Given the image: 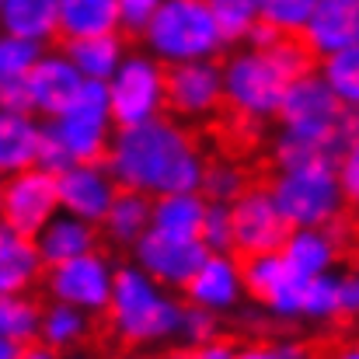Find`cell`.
<instances>
[{"instance_id":"3957f363","label":"cell","mask_w":359,"mask_h":359,"mask_svg":"<svg viewBox=\"0 0 359 359\" xmlns=\"http://www.w3.org/2000/svg\"><path fill=\"white\" fill-rule=\"evenodd\" d=\"M42 157L39 168L60 175L70 164H91L105 161L116 140V119H112V98L105 81H84L77 98L56 116L42 122Z\"/></svg>"},{"instance_id":"7402d4cb","label":"cell","mask_w":359,"mask_h":359,"mask_svg":"<svg viewBox=\"0 0 359 359\" xmlns=\"http://www.w3.org/2000/svg\"><path fill=\"white\" fill-rule=\"evenodd\" d=\"M150 227H154V196L119 189L109 217L102 220V238L119 251H133Z\"/></svg>"},{"instance_id":"7a4b0ae2","label":"cell","mask_w":359,"mask_h":359,"mask_svg":"<svg viewBox=\"0 0 359 359\" xmlns=\"http://www.w3.org/2000/svg\"><path fill=\"white\" fill-rule=\"evenodd\" d=\"M182 314L185 304L175 297V290L161 286L136 262H129L116 269V290L102 325L119 349H150L178 342Z\"/></svg>"},{"instance_id":"30bf717a","label":"cell","mask_w":359,"mask_h":359,"mask_svg":"<svg viewBox=\"0 0 359 359\" xmlns=\"http://www.w3.org/2000/svg\"><path fill=\"white\" fill-rule=\"evenodd\" d=\"M60 213H63V203H60V182L53 171L28 168L18 175H4V189H0L4 227L25 238H39L42 227Z\"/></svg>"},{"instance_id":"8992f818","label":"cell","mask_w":359,"mask_h":359,"mask_svg":"<svg viewBox=\"0 0 359 359\" xmlns=\"http://www.w3.org/2000/svg\"><path fill=\"white\" fill-rule=\"evenodd\" d=\"M269 189L293 231L311 227H332L342 220L353 206L346 199L339 164H318V168H297V171H272Z\"/></svg>"},{"instance_id":"7c38bea8","label":"cell","mask_w":359,"mask_h":359,"mask_svg":"<svg viewBox=\"0 0 359 359\" xmlns=\"http://www.w3.org/2000/svg\"><path fill=\"white\" fill-rule=\"evenodd\" d=\"M231 213H234V255L238 258L283 251V244L293 234L269 182H255L231 206Z\"/></svg>"},{"instance_id":"603a6c76","label":"cell","mask_w":359,"mask_h":359,"mask_svg":"<svg viewBox=\"0 0 359 359\" xmlns=\"http://www.w3.org/2000/svg\"><path fill=\"white\" fill-rule=\"evenodd\" d=\"M119 0H60V42L91 39V35H119Z\"/></svg>"},{"instance_id":"4dcf8cb0","label":"cell","mask_w":359,"mask_h":359,"mask_svg":"<svg viewBox=\"0 0 359 359\" xmlns=\"http://www.w3.org/2000/svg\"><path fill=\"white\" fill-rule=\"evenodd\" d=\"M241 269H244V290H248V300H255L258 307L272 297V290L290 276V265L283 258V251H269V255H251V258H241Z\"/></svg>"},{"instance_id":"ac0fdd59","label":"cell","mask_w":359,"mask_h":359,"mask_svg":"<svg viewBox=\"0 0 359 359\" xmlns=\"http://www.w3.org/2000/svg\"><path fill=\"white\" fill-rule=\"evenodd\" d=\"M46 272H49V265H46L35 238H25L11 227L0 231V293L4 297L39 290L46 283Z\"/></svg>"},{"instance_id":"f35d334b","label":"cell","mask_w":359,"mask_h":359,"mask_svg":"<svg viewBox=\"0 0 359 359\" xmlns=\"http://www.w3.org/2000/svg\"><path fill=\"white\" fill-rule=\"evenodd\" d=\"M314 346H304V342H293V339H279V342H248L241 346L234 359H307Z\"/></svg>"},{"instance_id":"cb8c5ba5","label":"cell","mask_w":359,"mask_h":359,"mask_svg":"<svg viewBox=\"0 0 359 359\" xmlns=\"http://www.w3.org/2000/svg\"><path fill=\"white\" fill-rule=\"evenodd\" d=\"M0 28L49 46L60 39V0H0Z\"/></svg>"},{"instance_id":"484cf974","label":"cell","mask_w":359,"mask_h":359,"mask_svg":"<svg viewBox=\"0 0 359 359\" xmlns=\"http://www.w3.org/2000/svg\"><path fill=\"white\" fill-rule=\"evenodd\" d=\"M95 321L88 311L81 307H70V304H60V300H49L46 307V318H42V346L53 349V353H77L81 346H88V339L95 335Z\"/></svg>"},{"instance_id":"e575fe53","label":"cell","mask_w":359,"mask_h":359,"mask_svg":"<svg viewBox=\"0 0 359 359\" xmlns=\"http://www.w3.org/2000/svg\"><path fill=\"white\" fill-rule=\"evenodd\" d=\"M339 297H342V272H325L307 283L304 290V318L307 321H339Z\"/></svg>"},{"instance_id":"60d3db41","label":"cell","mask_w":359,"mask_h":359,"mask_svg":"<svg viewBox=\"0 0 359 359\" xmlns=\"http://www.w3.org/2000/svg\"><path fill=\"white\" fill-rule=\"evenodd\" d=\"M339 178H342V189H346L349 206L359 210V140L339 157Z\"/></svg>"},{"instance_id":"277c9868","label":"cell","mask_w":359,"mask_h":359,"mask_svg":"<svg viewBox=\"0 0 359 359\" xmlns=\"http://www.w3.org/2000/svg\"><path fill=\"white\" fill-rule=\"evenodd\" d=\"M297 77L283 67V60L272 49H251L241 46L238 53H231L224 60V95H227V109L224 119L234 126V133H251L258 136L265 129V122L279 116V105L286 98V88Z\"/></svg>"},{"instance_id":"836d02e7","label":"cell","mask_w":359,"mask_h":359,"mask_svg":"<svg viewBox=\"0 0 359 359\" xmlns=\"http://www.w3.org/2000/svg\"><path fill=\"white\" fill-rule=\"evenodd\" d=\"M49 49L42 42H35V39L4 35L0 39V81H21V77H28Z\"/></svg>"},{"instance_id":"ab89813d","label":"cell","mask_w":359,"mask_h":359,"mask_svg":"<svg viewBox=\"0 0 359 359\" xmlns=\"http://www.w3.org/2000/svg\"><path fill=\"white\" fill-rule=\"evenodd\" d=\"M241 349V342L234 335H220L206 346H178L171 359H234Z\"/></svg>"},{"instance_id":"f907efd6","label":"cell","mask_w":359,"mask_h":359,"mask_svg":"<svg viewBox=\"0 0 359 359\" xmlns=\"http://www.w3.org/2000/svg\"><path fill=\"white\" fill-rule=\"evenodd\" d=\"M349 265H353V269H356V272H359V248H356V251H353V255H349Z\"/></svg>"},{"instance_id":"6da1fadb","label":"cell","mask_w":359,"mask_h":359,"mask_svg":"<svg viewBox=\"0 0 359 359\" xmlns=\"http://www.w3.org/2000/svg\"><path fill=\"white\" fill-rule=\"evenodd\" d=\"M119 189L168 196V192H199L210 157L203 154L199 136L189 122L175 116L116 129L112 150L105 157Z\"/></svg>"},{"instance_id":"f5cc1de1","label":"cell","mask_w":359,"mask_h":359,"mask_svg":"<svg viewBox=\"0 0 359 359\" xmlns=\"http://www.w3.org/2000/svg\"><path fill=\"white\" fill-rule=\"evenodd\" d=\"M356 213H359V210H356Z\"/></svg>"},{"instance_id":"681fc988","label":"cell","mask_w":359,"mask_h":359,"mask_svg":"<svg viewBox=\"0 0 359 359\" xmlns=\"http://www.w3.org/2000/svg\"><path fill=\"white\" fill-rule=\"evenodd\" d=\"M307 359H332V353H328V349H311Z\"/></svg>"},{"instance_id":"9a60e30c","label":"cell","mask_w":359,"mask_h":359,"mask_svg":"<svg viewBox=\"0 0 359 359\" xmlns=\"http://www.w3.org/2000/svg\"><path fill=\"white\" fill-rule=\"evenodd\" d=\"M84 88V74L74 67V60L63 49H49L35 70L25 77V98L28 112L39 119H56Z\"/></svg>"},{"instance_id":"d6986e66","label":"cell","mask_w":359,"mask_h":359,"mask_svg":"<svg viewBox=\"0 0 359 359\" xmlns=\"http://www.w3.org/2000/svg\"><path fill=\"white\" fill-rule=\"evenodd\" d=\"M102 241L105 238H102V227H98V224L81 220V217H74V213H60V217H53V220L42 227V234L35 238V244H39L46 265L53 269V265H63V262H70V258H81V255L98 251Z\"/></svg>"},{"instance_id":"bcb514c9","label":"cell","mask_w":359,"mask_h":359,"mask_svg":"<svg viewBox=\"0 0 359 359\" xmlns=\"http://www.w3.org/2000/svg\"><path fill=\"white\" fill-rule=\"evenodd\" d=\"M332 359H359V339L353 342H342V346H335V349H328Z\"/></svg>"},{"instance_id":"ffe728a7","label":"cell","mask_w":359,"mask_h":359,"mask_svg":"<svg viewBox=\"0 0 359 359\" xmlns=\"http://www.w3.org/2000/svg\"><path fill=\"white\" fill-rule=\"evenodd\" d=\"M283 258L293 276L300 279H318L325 272H335V262L346 258V248L332 234V227H311V231H293L283 244Z\"/></svg>"},{"instance_id":"d590c367","label":"cell","mask_w":359,"mask_h":359,"mask_svg":"<svg viewBox=\"0 0 359 359\" xmlns=\"http://www.w3.org/2000/svg\"><path fill=\"white\" fill-rule=\"evenodd\" d=\"M206 4L213 7V14H217V21H220L227 42H231V46L241 42V46H244L248 32H251L255 21H258V0H206Z\"/></svg>"},{"instance_id":"f546056e","label":"cell","mask_w":359,"mask_h":359,"mask_svg":"<svg viewBox=\"0 0 359 359\" xmlns=\"http://www.w3.org/2000/svg\"><path fill=\"white\" fill-rule=\"evenodd\" d=\"M339 157L342 154H335L332 147H321V143H311V140H300V136H290V133H276L269 164H272V171H297V168L339 164Z\"/></svg>"},{"instance_id":"e0dca14e","label":"cell","mask_w":359,"mask_h":359,"mask_svg":"<svg viewBox=\"0 0 359 359\" xmlns=\"http://www.w3.org/2000/svg\"><path fill=\"white\" fill-rule=\"evenodd\" d=\"M304 42L318 60L359 46V0H321L304 28Z\"/></svg>"},{"instance_id":"ee69618b","label":"cell","mask_w":359,"mask_h":359,"mask_svg":"<svg viewBox=\"0 0 359 359\" xmlns=\"http://www.w3.org/2000/svg\"><path fill=\"white\" fill-rule=\"evenodd\" d=\"M279 39H283V32H279V28H272L269 21H262V18H258V21H255V28L248 32L244 46H251V49H272Z\"/></svg>"},{"instance_id":"b9f144b4","label":"cell","mask_w":359,"mask_h":359,"mask_svg":"<svg viewBox=\"0 0 359 359\" xmlns=\"http://www.w3.org/2000/svg\"><path fill=\"white\" fill-rule=\"evenodd\" d=\"M339 321H359V272L349 265L342 272V297H339Z\"/></svg>"},{"instance_id":"d6a6232c","label":"cell","mask_w":359,"mask_h":359,"mask_svg":"<svg viewBox=\"0 0 359 359\" xmlns=\"http://www.w3.org/2000/svg\"><path fill=\"white\" fill-rule=\"evenodd\" d=\"M321 0H258V18L283 35H304Z\"/></svg>"},{"instance_id":"d4e9b609","label":"cell","mask_w":359,"mask_h":359,"mask_svg":"<svg viewBox=\"0 0 359 359\" xmlns=\"http://www.w3.org/2000/svg\"><path fill=\"white\" fill-rule=\"evenodd\" d=\"M206 213H210V199L203 192H168V196L154 199V227L150 231L203 241Z\"/></svg>"},{"instance_id":"8fae6325","label":"cell","mask_w":359,"mask_h":359,"mask_svg":"<svg viewBox=\"0 0 359 359\" xmlns=\"http://www.w3.org/2000/svg\"><path fill=\"white\" fill-rule=\"evenodd\" d=\"M224 63L199 60L168 67V116L182 122H210L213 116H224Z\"/></svg>"},{"instance_id":"5bb4252c","label":"cell","mask_w":359,"mask_h":359,"mask_svg":"<svg viewBox=\"0 0 359 359\" xmlns=\"http://www.w3.org/2000/svg\"><path fill=\"white\" fill-rule=\"evenodd\" d=\"M60 182V203L63 213H74L81 220H91L102 227V220L109 217L116 196H119V182L109 171L105 161H91V164H70L67 171L56 175Z\"/></svg>"},{"instance_id":"1f68e13d","label":"cell","mask_w":359,"mask_h":359,"mask_svg":"<svg viewBox=\"0 0 359 359\" xmlns=\"http://www.w3.org/2000/svg\"><path fill=\"white\" fill-rule=\"evenodd\" d=\"M318 74L328 81V88L339 95L346 109H359V46L325 56L318 63Z\"/></svg>"},{"instance_id":"4316f807","label":"cell","mask_w":359,"mask_h":359,"mask_svg":"<svg viewBox=\"0 0 359 359\" xmlns=\"http://www.w3.org/2000/svg\"><path fill=\"white\" fill-rule=\"evenodd\" d=\"M63 53L74 60V67L84 74V81L109 84L126 60V42H122V32L119 35H91V39L63 42Z\"/></svg>"},{"instance_id":"74e56055","label":"cell","mask_w":359,"mask_h":359,"mask_svg":"<svg viewBox=\"0 0 359 359\" xmlns=\"http://www.w3.org/2000/svg\"><path fill=\"white\" fill-rule=\"evenodd\" d=\"M203 244L217 255H234V213L224 203H210L206 227H203Z\"/></svg>"},{"instance_id":"9c48e42d","label":"cell","mask_w":359,"mask_h":359,"mask_svg":"<svg viewBox=\"0 0 359 359\" xmlns=\"http://www.w3.org/2000/svg\"><path fill=\"white\" fill-rule=\"evenodd\" d=\"M116 269L109 262L105 251H91V255H81V258H70L63 265H53L46 272V297L49 300H60V304H70V307H81L88 311L91 318H105L109 304H112V290H116Z\"/></svg>"},{"instance_id":"44dd1931","label":"cell","mask_w":359,"mask_h":359,"mask_svg":"<svg viewBox=\"0 0 359 359\" xmlns=\"http://www.w3.org/2000/svg\"><path fill=\"white\" fill-rule=\"evenodd\" d=\"M42 122L32 112H0V171L18 175L39 168L42 157Z\"/></svg>"},{"instance_id":"52a82bcc","label":"cell","mask_w":359,"mask_h":359,"mask_svg":"<svg viewBox=\"0 0 359 359\" xmlns=\"http://www.w3.org/2000/svg\"><path fill=\"white\" fill-rule=\"evenodd\" d=\"M276 126H279V133L332 147L335 154H346V147H349V133H346L349 129V109L339 102V95L328 88V81L318 70L297 77L286 88Z\"/></svg>"},{"instance_id":"5b68a950","label":"cell","mask_w":359,"mask_h":359,"mask_svg":"<svg viewBox=\"0 0 359 359\" xmlns=\"http://www.w3.org/2000/svg\"><path fill=\"white\" fill-rule=\"evenodd\" d=\"M143 46L161 63H199L224 53L227 35L206 0H161L143 28Z\"/></svg>"},{"instance_id":"816d5d0a","label":"cell","mask_w":359,"mask_h":359,"mask_svg":"<svg viewBox=\"0 0 359 359\" xmlns=\"http://www.w3.org/2000/svg\"><path fill=\"white\" fill-rule=\"evenodd\" d=\"M70 359H88V356H70Z\"/></svg>"},{"instance_id":"c3c4849f","label":"cell","mask_w":359,"mask_h":359,"mask_svg":"<svg viewBox=\"0 0 359 359\" xmlns=\"http://www.w3.org/2000/svg\"><path fill=\"white\" fill-rule=\"evenodd\" d=\"M109 359H150V356H143L140 349H122V353H116V356H109Z\"/></svg>"},{"instance_id":"f1b7e54d","label":"cell","mask_w":359,"mask_h":359,"mask_svg":"<svg viewBox=\"0 0 359 359\" xmlns=\"http://www.w3.org/2000/svg\"><path fill=\"white\" fill-rule=\"evenodd\" d=\"M251 185H255V182H251L248 168L241 164L238 157H210L199 192H203L210 203L234 206V203H238V199L248 192V189H251Z\"/></svg>"},{"instance_id":"8d00e7d4","label":"cell","mask_w":359,"mask_h":359,"mask_svg":"<svg viewBox=\"0 0 359 359\" xmlns=\"http://www.w3.org/2000/svg\"><path fill=\"white\" fill-rule=\"evenodd\" d=\"M224 314L217 311H206V307H196L185 300V314H182V332H178V346H206L213 339L224 335Z\"/></svg>"},{"instance_id":"7dc6e473","label":"cell","mask_w":359,"mask_h":359,"mask_svg":"<svg viewBox=\"0 0 359 359\" xmlns=\"http://www.w3.org/2000/svg\"><path fill=\"white\" fill-rule=\"evenodd\" d=\"M25 359H60V353H53V349H46V346L39 342V346H28Z\"/></svg>"},{"instance_id":"83f0119b","label":"cell","mask_w":359,"mask_h":359,"mask_svg":"<svg viewBox=\"0 0 359 359\" xmlns=\"http://www.w3.org/2000/svg\"><path fill=\"white\" fill-rule=\"evenodd\" d=\"M42 318H46V307L32 293L4 297L0 300V339H11L21 346H39Z\"/></svg>"},{"instance_id":"7bdbcfd3","label":"cell","mask_w":359,"mask_h":359,"mask_svg":"<svg viewBox=\"0 0 359 359\" xmlns=\"http://www.w3.org/2000/svg\"><path fill=\"white\" fill-rule=\"evenodd\" d=\"M122 4V28L143 35L147 21L154 18V11L161 7V0H119Z\"/></svg>"},{"instance_id":"f6af8a7d","label":"cell","mask_w":359,"mask_h":359,"mask_svg":"<svg viewBox=\"0 0 359 359\" xmlns=\"http://www.w3.org/2000/svg\"><path fill=\"white\" fill-rule=\"evenodd\" d=\"M28 346L21 342H11V339H0V359H25Z\"/></svg>"},{"instance_id":"2e32d148","label":"cell","mask_w":359,"mask_h":359,"mask_svg":"<svg viewBox=\"0 0 359 359\" xmlns=\"http://www.w3.org/2000/svg\"><path fill=\"white\" fill-rule=\"evenodd\" d=\"M244 297H248V290H244V269H241L238 255H217V251H210V258L203 262V269L185 286V300L189 304L206 307V311H217V314L238 311Z\"/></svg>"},{"instance_id":"4fadbf2b","label":"cell","mask_w":359,"mask_h":359,"mask_svg":"<svg viewBox=\"0 0 359 359\" xmlns=\"http://www.w3.org/2000/svg\"><path fill=\"white\" fill-rule=\"evenodd\" d=\"M129 255L161 286H168L175 293H185V286L192 283V276L210 258V248L199 238H171V234H161V231H147L143 241Z\"/></svg>"},{"instance_id":"ba28073f","label":"cell","mask_w":359,"mask_h":359,"mask_svg":"<svg viewBox=\"0 0 359 359\" xmlns=\"http://www.w3.org/2000/svg\"><path fill=\"white\" fill-rule=\"evenodd\" d=\"M109 98L119 129L168 116V63L154 53H126L122 67L109 81Z\"/></svg>"}]
</instances>
